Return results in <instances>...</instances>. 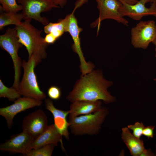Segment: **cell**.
<instances>
[{"label":"cell","instance_id":"6da1fadb","mask_svg":"<svg viewBox=\"0 0 156 156\" xmlns=\"http://www.w3.org/2000/svg\"><path fill=\"white\" fill-rule=\"evenodd\" d=\"M112 84L104 78L101 71L93 70L81 75L66 99L71 103L78 100H101L105 103H110L116 100L115 97L108 91Z\"/></svg>","mask_w":156,"mask_h":156},{"label":"cell","instance_id":"7a4b0ae2","mask_svg":"<svg viewBox=\"0 0 156 156\" xmlns=\"http://www.w3.org/2000/svg\"><path fill=\"white\" fill-rule=\"evenodd\" d=\"M31 21L25 20L21 25L15 26L19 41L25 47L28 59L34 53L44 59L47 56L46 50L49 44L45 42L44 38L41 36L42 30L34 26Z\"/></svg>","mask_w":156,"mask_h":156},{"label":"cell","instance_id":"3957f363","mask_svg":"<svg viewBox=\"0 0 156 156\" xmlns=\"http://www.w3.org/2000/svg\"><path fill=\"white\" fill-rule=\"evenodd\" d=\"M42 59L40 55L34 53L27 62L24 60L22 61V67L24 73L20 83L18 91L23 96L42 101L46 97V94L40 88L34 71L35 68Z\"/></svg>","mask_w":156,"mask_h":156},{"label":"cell","instance_id":"277c9868","mask_svg":"<svg viewBox=\"0 0 156 156\" xmlns=\"http://www.w3.org/2000/svg\"><path fill=\"white\" fill-rule=\"evenodd\" d=\"M108 113V109L102 107L100 110L94 113L69 119L71 133L76 136L98 134Z\"/></svg>","mask_w":156,"mask_h":156},{"label":"cell","instance_id":"5b68a950","mask_svg":"<svg viewBox=\"0 0 156 156\" xmlns=\"http://www.w3.org/2000/svg\"><path fill=\"white\" fill-rule=\"evenodd\" d=\"M23 45L19 41L15 27L8 28L5 33L0 36L1 47L8 53L12 60L14 70V81L12 87L18 91L22 63L18 55V52Z\"/></svg>","mask_w":156,"mask_h":156},{"label":"cell","instance_id":"8992f818","mask_svg":"<svg viewBox=\"0 0 156 156\" xmlns=\"http://www.w3.org/2000/svg\"><path fill=\"white\" fill-rule=\"evenodd\" d=\"M64 19L66 32L69 33L73 40L72 46L73 51L78 55L79 58V67L81 75L89 73L93 70L94 66L91 62L86 61L81 50L79 35L83 29L78 26L77 19L73 13L67 15Z\"/></svg>","mask_w":156,"mask_h":156},{"label":"cell","instance_id":"52a82bcc","mask_svg":"<svg viewBox=\"0 0 156 156\" xmlns=\"http://www.w3.org/2000/svg\"><path fill=\"white\" fill-rule=\"evenodd\" d=\"M22 7L24 20L37 21L44 25L49 23L47 18L41 16L42 12H47L53 8H59L54 0H18Z\"/></svg>","mask_w":156,"mask_h":156},{"label":"cell","instance_id":"ba28073f","mask_svg":"<svg viewBox=\"0 0 156 156\" xmlns=\"http://www.w3.org/2000/svg\"><path fill=\"white\" fill-rule=\"evenodd\" d=\"M97 3V8L99 11L98 18L91 24V27L97 26L98 32L101 22L105 19H110L128 26V21L120 13L122 3L118 0H95Z\"/></svg>","mask_w":156,"mask_h":156},{"label":"cell","instance_id":"9c48e42d","mask_svg":"<svg viewBox=\"0 0 156 156\" xmlns=\"http://www.w3.org/2000/svg\"><path fill=\"white\" fill-rule=\"evenodd\" d=\"M131 43L135 48L146 49L156 37V25L153 20L141 21L131 29Z\"/></svg>","mask_w":156,"mask_h":156},{"label":"cell","instance_id":"30bf717a","mask_svg":"<svg viewBox=\"0 0 156 156\" xmlns=\"http://www.w3.org/2000/svg\"><path fill=\"white\" fill-rule=\"evenodd\" d=\"M121 3L122 6L120 12L123 17L127 16L135 20H140L147 16L156 17V0H139L133 5Z\"/></svg>","mask_w":156,"mask_h":156},{"label":"cell","instance_id":"8fae6325","mask_svg":"<svg viewBox=\"0 0 156 156\" xmlns=\"http://www.w3.org/2000/svg\"><path fill=\"white\" fill-rule=\"evenodd\" d=\"M47 117L43 110L37 109L26 115L22 122L23 131L34 139L41 134L47 127Z\"/></svg>","mask_w":156,"mask_h":156},{"label":"cell","instance_id":"7c38bea8","mask_svg":"<svg viewBox=\"0 0 156 156\" xmlns=\"http://www.w3.org/2000/svg\"><path fill=\"white\" fill-rule=\"evenodd\" d=\"M42 101L30 97H21L14 101L12 104L0 108V115L6 121L8 128L10 129L13 124L14 117L19 113L35 107H39Z\"/></svg>","mask_w":156,"mask_h":156},{"label":"cell","instance_id":"4fadbf2b","mask_svg":"<svg viewBox=\"0 0 156 156\" xmlns=\"http://www.w3.org/2000/svg\"><path fill=\"white\" fill-rule=\"evenodd\" d=\"M33 138L27 133L22 131L11 136L3 143L0 145V150L14 153H21L23 155Z\"/></svg>","mask_w":156,"mask_h":156},{"label":"cell","instance_id":"5bb4252c","mask_svg":"<svg viewBox=\"0 0 156 156\" xmlns=\"http://www.w3.org/2000/svg\"><path fill=\"white\" fill-rule=\"evenodd\" d=\"M62 136L54 124L48 125L41 134L33 140L27 147L26 151L38 148L49 144H53L57 146L59 142L61 143L62 149L64 151Z\"/></svg>","mask_w":156,"mask_h":156},{"label":"cell","instance_id":"9a60e30c","mask_svg":"<svg viewBox=\"0 0 156 156\" xmlns=\"http://www.w3.org/2000/svg\"><path fill=\"white\" fill-rule=\"evenodd\" d=\"M45 107L53 116L54 124L55 127L62 136L69 140V133L68 129L70 124L67 120V117L69 113V110L64 111L56 108L50 99H45Z\"/></svg>","mask_w":156,"mask_h":156},{"label":"cell","instance_id":"2e32d148","mask_svg":"<svg viewBox=\"0 0 156 156\" xmlns=\"http://www.w3.org/2000/svg\"><path fill=\"white\" fill-rule=\"evenodd\" d=\"M122 139L133 156H153L156 155L151 149H146L142 140L135 137L127 127L122 129Z\"/></svg>","mask_w":156,"mask_h":156},{"label":"cell","instance_id":"e0dca14e","mask_svg":"<svg viewBox=\"0 0 156 156\" xmlns=\"http://www.w3.org/2000/svg\"><path fill=\"white\" fill-rule=\"evenodd\" d=\"M102 101L78 100L72 103L70 107L69 119L82 115L89 114L100 110Z\"/></svg>","mask_w":156,"mask_h":156},{"label":"cell","instance_id":"ac0fdd59","mask_svg":"<svg viewBox=\"0 0 156 156\" xmlns=\"http://www.w3.org/2000/svg\"><path fill=\"white\" fill-rule=\"evenodd\" d=\"M44 29L47 34L44 38V41L49 44H53L66 32L64 19L60 20L56 23H49Z\"/></svg>","mask_w":156,"mask_h":156},{"label":"cell","instance_id":"d6986e66","mask_svg":"<svg viewBox=\"0 0 156 156\" xmlns=\"http://www.w3.org/2000/svg\"><path fill=\"white\" fill-rule=\"evenodd\" d=\"M0 30H2L7 25H14L15 26L21 25L22 23L21 21L24 19L23 14L18 12H5L0 10Z\"/></svg>","mask_w":156,"mask_h":156},{"label":"cell","instance_id":"ffe728a7","mask_svg":"<svg viewBox=\"0 0 156 156\" xmlns=\"http://www.w3.org/2000/svg\"><path fill=\"white\" fill-rule=\"evenodd\" d=\"M21 95L16 89L12 87H8L0 79V97L7 98L10 101H14Z\"/></svg>","mask_w":156,"mask_h":156},{"label":"cell","instance_id":"44dd1931","mask_svg":"<svg viewBox=\"0 0 156 156\" xmlns=\"http://www.w3.org/2000/svg\"><path fill=\"white\" fill-rule=\"evenodd\" d=\"M55 145L49 144L36 149L27 151L23 155L26 156H51Z\"/></svg>","mask_w":156,"mask_h":156},{"label":"cell","instance_id":"7402d4cb","mask_svg":"<svg viewBox=\"0 0 156 156\" xmlns=\"http://www.w3.org/2000/svg\"><path fill=\"white\" fill-rule=\"evenodd\" d=\"M2 6L0 5V10L5 12H18L22 10L21 5H18L16 0H0Z\"/></svg>","mask_w":156,"mask_h":156},{"label":"cell","instance_id":"603a6c76","mask_svg":"<svg viewBox=\"0 0 156 156\" xmlns=\"http://www.w3.org/2000/svg\"><path fill=\"white\" fill-rule=\"evenodd\" d=\"M145 127L143 123L139 122H135L133 125H128L127 127L133 131V134L136 138L140 139L142 135V132Z\"/></svg>","mask_w":156,"mask_h":156},{"label":"cell","instance_id":"cb8c5ba5","mask_svg":"<svg viewBox=\"0 0 156 156\" xmlns=\"http://www.w3.org/2000/svg\"><path fill=\"white\" fill-rule=\"evenodd\" d=\"M47 94L50 99L56 100L59 99L61 95V90L58 87L53 86L48 89Z\"/></svg>","mask_w":156,"mask_h":156},{"label":"cell","instance_id":"d4e9b609","mask_svg":"<svg viewBox=\"0 0 156 156\" xmlns=\"http://www.w3.org/2000/svg\"><path fill=\"white\" fill-rule=\"evenodd\" d=\"M155 127L153 125L145 127L142 132V135L148 139L153 138L154 135V130Z\"/></svg>","mask_w":156,"mask_h":156},{"label":"cell","instance_id":"484cf974","mask_svg":"<svg viewBox=\"0 0 156 156\" xmlns=\"http://www.w3.org/2000/svg\"><path fill=\"white\" fill-rule=\"evenodd\" d=\"M120 2H124L127 4L133 5L137 3L139 0H118Z\"/></svg>","mask_w":156,"mask_h":156},{"label":"cell","instance_id":"4316f807","mask_svg":"<svg viewBox=\"0 0 156 156\" xmlns=\"http://www.w3.org/2000/svg\"><path fill=\"white\" fill-rule=\"evenodd\" d=\"M55 1L60 5H63L66 4L67 0H55Z\"/></svg>","mask_w":156,"mask_h":156},{"label":"cell","instance_id":"83f0119b","mask_svg":"<svg viewBox=\"0 0 156 156\" xmlns=\"http://www.w3.org/2000/svg\"><path fill=\"white\" fill-rule=\"evenodd\" d=\"M155 46V57H156V37L154 39V40H153V41L152 42Z\"/></svg>","mask_w":156,"mask_h":156},{"label":"cell","instance_id":"f1b7e54d","mask_svg":"<svg viewBox=\"0 0 156 156\" xmlns=\"http://www.w3.org/2000/svg\"><path fill=\"white\" fill-rule=\"evenodd\" d=\"M154 80L156 81V78L154 79Z\"/></svg>","mask_w":156,"mask_h":156},{"label":"cell","instance_id":"f546056e","mask_svg":"<svg viewBox=\"0 0 156 156\" xmlns=\"http://www.w3.org/2000/svg\"><path fill=\"white\" fill-rule=\"evenodd\" d=\"M155 152H156L155 154H156V149Z\"/></svg>","mask_w":156,"mask_h":156}]
</instances>
